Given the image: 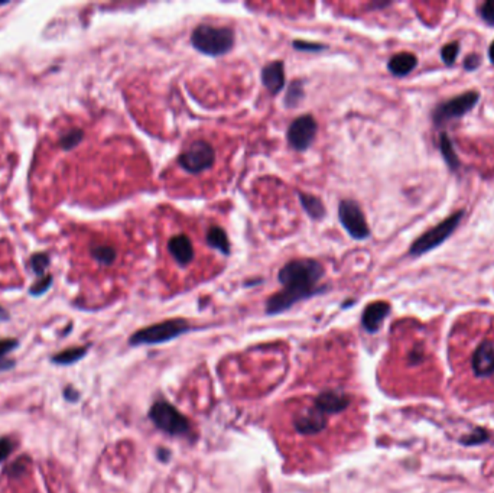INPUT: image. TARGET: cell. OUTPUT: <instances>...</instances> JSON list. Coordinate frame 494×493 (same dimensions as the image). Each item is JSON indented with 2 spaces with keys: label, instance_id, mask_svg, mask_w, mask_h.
<instances>
[{
  "label": "cell",
  "instance_id": "15",
  "mask_svg": "<svg viewBox=\"0 0 494 493\" xmlns=\"http://www.w3.org/2000/svg\"><path fill=\"white\" fill-rule=\"evenodd\" d=\"M389 313H391V306L388 303H384V301H376V303L369 304L362 317L363 327L369 333H376L380 328L383 320L389 316Z\"/></svg>",
  "mask_w": 494,
  "mask_h": 493
},
{
  "label": "cell",
  "instance_id": "29",
  "mask_svg": "<svg viewBox=\"0 0 494 493\" xmlns=\"http://www.w3.org/2000/svg\"><path fill=\"white\" fill-rule=\"evenodd\" d=\"M13 450V442L8 437L0 438V463H2Z\"/></svg>",
  "mask_w": 494,
  "mask_h": 493
},
{
  "label": "cell",
  "instance_id": "23",
  "mask_svg": "<svg viewBox=\"0 0 494 493\" xmlns=\"http://www.w3.org/2000/svg\"><path fill=\"white\" fill-rule=\"evenodd\" d=\"M82 136H84V133H82L81 129H71V130H68L67 133H64L61 136V141H60L61 146L64 149H71V148L77 146L81 142Z\"/></svg>",
  "mask_w": 494,
  "mask_h": 493
},
{
  "label": "cell",
  "instance_id": "21",
  "mask_svg": "<svg viewBox=\"0 0 494 493\" xmlns=\"http://www.w3.org/2000/svg\"><path fill=\"white\" fill-rule=\"evenodd\" d=\"M87 353V347H71L67 350H63L57 356H53L52 362L57 365H72L81 358H84Z\"/></svg>",
  "mask_w": 494,
  "mask_h": 493
},
{
  "label": "cell",
  "instance_id": "8",
  "mask_svg": "<svg viewBox=\"0 0 494 493\" xmlns=\"http://www.w3.org/2000/svg\"><path fill=\"white\" fill-rule=\"evenodd\" d=\"M479 100H480V93L476 90L458 94L450 100L443 101L441 104H438L432 112V119L435 125H443L450 120L460 119L470 111H473Z\"/></svg>",
  "mask_w": 494,
  "mask_h": 493
},
{
  "label": "cell",
  "instance_id": "32",
  "mask_svg": "<svg viewBox=\"0 0 494 493\" xmlns=\"http://www.w3.org/2000/svg\"><path fill=\"white\" fill-rule=\"evenodd\" d=\"M64 395H65V398L70 399V401H77V399H78V392H75L72 388H67V389L64 391Z\"/></svg>",
  "mask_w": 494,
  "mask_h": 493
},
{
  "label": "cell",
  "instance_id": "26",
  "mask_svg": "<svg viewBox=\"0 0 494 493\" xmlns=\"http://www.w3.org/2000/svg\"><path fill=\"white\" fill-rule=\"evenodd\" d=\"M292 46L298 51H304V52H318V51H324L327 46L322 44H315V42H307V41H293Z\"/></svg>",
  "mask_w": 494,
  "mask_h": 493
},
{
  "label": "cell",
  "instance_id": "13",
  "mask_svg": "<svg viewBox=\"0 0 494 493\" xmlns=\"http://www.w3.org/2000/svg\"><path fill=\"white\" fill-rule=\"evenodd\" d=\"M350 404H351V398L340 389L324 391L314 401V405L318 409H321L325 416L338 414L341 411L347 409Z\"/></svg>",
  "mask_w": 494,
  "mask_h": 493
},
{
  "label": "cell",
  "instance_id": "2",
  "mask_svg": "<svg viewBox=\"0 0 494 493\" xmlns=\"http://www.w3.org/2000/svg\"><path fill=\"white\" fill-rule=\"evenodd\" d=\"M461 387L474 394H491L494 391V337L487 336L473 343L460 359H452Z\"/></svg>",
  "mask_w": 494,
  "mask_h": 493
},
{
  "label": "cell",
  "instance_id": "28",
  "mask_svg": "<svg viewBox=\"0 0 494 493\" xmlns=\"http://www.w3.org/2000/svg\"><path fill=\"white\" fill-rule=\"evenodd\" d=\"M51 284H52V277H51V275L42 277V278L31 288V294H34V295H41V294H44V292L49 288Z\"/></svg>",
  "mask_w": 494,
  "mask_h": 493
},
{
  "label": "cell",
  "instance_id": "22",
  "mask_svg": "<svg viewBox=\"0 0 494 493\" xmlns=\"http://www.w3.org/2000/svg\"><path fill=\"white\" fill-rule=\"evenodd\" d=\"M302 99H304V86H302L300 80H296L289 86L284 101L286 107H295Z\"/></svg>",
  "mask_w": 494,
  "mask_h": 493
},
{
  "label": "cell",
  "instance_id": "30",
  "mask_svg": "<svg viewBox=\"0 0 494 493\" xmlns=\"http://www.w3.org/2000/svg\"><path fill=\"white\" fill-rule=\"evenodd\" d=\"M481 64V58L479 54H470V56H467V58L464 60V68L467 71H474L480 67Z\"/></svg>",
  "mask_w": 494,
  "mask_h": 493
},
{
  "label": "cell",
  "instance_id": "24",
  "mask_svg": "<svg viewBox=\"0 0 494 493\" xmlns=\"http://www.w3.org/2000/svg\"><path fill=\"white\" fill-rule=\"evenodd\" d=\"M458 54H460V44L457 41H454V42H450V44L443 46L441 58H443L444 64L452 65L458 57Z\"/></svg>",
  "mask_w": 494,
  "mask_h": 493
},
{
  "label": "cell",
  "instance_id": "20",
  "mask_svg": "<svg viewBox=\"0 0 494 493\" xmlns=\"http://www.w3.org/2000/svg\"><path fill=\"white\" fill-rule=\"evenodd\" d=\"M439 151H441V155L443 158L445 159L447 162V166L455 171L460 168V158L454 149V144L451 141V138L448 136V133L443 132L441 135H439Z\"/></svg>",
  "mask_w": 494,
  "mask_h": 493
},
{
  "label": "cell",
  "instance_id": "31",
  "mask_svg": "<svg viewBox=\"0 0 494 493\" xmlns=\"http://www.w3.org/2000/svg\"><path fill=\"white\" fill-rule=\"evenodd\" d=\"M15 347H18L16 340H11V339L0 340V359H2L6 353L12 351Z\"/></svg>",
  "mask_w": 494,
  "mask_h": 493
},
{
  "label": "cell",
  "instance_id": "27",
  "mask_svg": "<svg viewBox=\"0 0 494 493\" xmlns=\"http://www.w3.org/2000/svg\"><path fill=\"white\" fill-rule=\"evenodd\" d=\"M480 15L484 19V22H487L491 26L494 25V0H488V2H486L481 6Z\"/></svg>",
  "mask_w": 494,
  "mask_h": 493
},
{
  "label": "cell",
  "instance_id": "14",
  "mask_svg": "<svg viewBox=\"0 0 494 493\" xmlns=\"http://www.w3.org/2000/svg\"><path fill=\"white\" fill-rule=\"evenodd\" d=\"M262 85L272 94L278 96L285 86V64L281 60L272 61L262 68Z\"/></svg>",
  "mask_w": 494,
  "mask_h": 493
},
{
  "label": "cell",
  "instance_id": "19",
  "mask_svg": "<svg viewBox=\"0 0 494 493\" xmlns=\"http://www.w3.org/2000/svg\"><path fill=\"white\" fill-rule=\"evenodd\" d=\"M299 201L307 211V214L312 218V220H322L325 217V207L324 203L321 201L319 197H315L312 194L307 193H298Z\"/></svg>",
  "mask_w": 494,
  "mask_h": 493
},
{
  "label": "cell",
  "instance_id": "11",
  "mask_svg": "<svg viewBox=\"0 0 494 493\" xmlns=\"http://www.w3.org/2000/svg\"><path fill=\"white\" fill-rule=\"evenodd\" d=\"M328 420L327 416L318 409L314 404L307 406L293 417V428L296 432L304 435L319 434L327 428Z\"/></svg>",
  "mask_w": 494,
  "mask_h": 493
},
{
  "label": "cell",
  "instance_id": "7",
  "mask_svg": "<svg viewBox=\"0 0 494 493\" xmlns=\"http://www.w3.org/2000/svg\"><path fill=\"white\" fill-rule=\"evenodd\" d=\"M464 210L455 211L450 217H447L444 222L436 225L435 227L426 230L424 235H421L414 243L410 244L409 255L410 256H422L424 254L438 248L441 246L458 227L464 217Z\"/></svg>",
  "mask_w": 494,
  "mask_h": 493
},
{
  "label": "cell",
  "instance_id": "6",
  "mask_svg": "<svg viewBox=\"0 0 494 493\" xmlns=\"http://www.w3.org/2000/svg\"><path fill=\"white\" fill-rule=\"evenodd\" d=\"M215 149L205 139L192 141L178 156L177 162L186 174L198 175L211 170L215 163Z\"/></svg>",
  "mask_w": 494,
  "mask_h": 493
},
{
  "label": "cell",
  "instance_id": "9",
  "mask_svg": "<svg viewBox=\"0 0 494 493\" xmlns=\"http://www.w3.org/2000/svg\"><path fill=\"white\" fill-rule=\"evenodd\" d=\"M338 218L341 226L355 240H366L370 236V227L366 222L360 204L354 200H341L338 204Z\"/></svg>",
  "mask_w": 494,
  "mask_h": 493
},
{
  "label": "cell",
  "instance_id": "33",
  "mask_svg": "<svg viewBox=\"0 0 494 493\" xmlns=\"http://www.w3.org/2000/svg\"><path fill=\"white\" fill-rule=\"evenodd\" d=\"M488 57H490V61L494 64V41L491 42V45L488 48Z\"/></svg>",
  "mask_w": 494,
  "mask_h": 493
},
{
  "label": "cell",
  "instance_id": "3",
  "mask_svg": "<svg viewBox=\"0 0 494 493\" xmlns=\"http://www.w3.org/2000/svg\"><path fill=\"white\" fill-rule=\"evenodd\" d=\"M234 32L229 26L201 23L191 34V45L208 57H222L234 46Z\"/></svg>",
  "mask_w": 494,
  "mask_h": 493
},
{
  "label": "cell",
  "instance_id": "25",
  "mask_svg": "<svg viewBox=\"0 0 494 493\" xmlns=\"http://www.w3.org/2000/svg\"><path fill=\"white\" fill-rule=\"evenodd\" d=\"M48 265H49V256L46 254H37L31 259L32 270L37 273V275H42Z\"/></svg>",
  "mask_w": 494,
  "mask_h": 493
},
{
  "label": "cell",
  "instance_id": "5",
  "mask_svg": "<svg viewBox=\"0 0 494 493\" xmlns=\"http://www.w3.org/2000/svg\"><path fill=\"white\" fill-rule=\"evenodd\" d=\"M149 418L156 428L177 437H191V424L185 416L167 401H158L149 409Z\"/></svg>",
  "mask_w": 494,
  "mask_h": 493
},
{
  "label": "cell",
  "instance_id": "16",
  "mask_svg": "<svg viewBox=\"0 0 494 493\" xmlns=\"http://www.w3.org/2000/svg\"><path fill=\"white\" fill-rule=\"evenodd\" d=\"M418 65V58L410 52H400L393 56L388 63V70L395 77H405Z\"/></svg>",
  "mask_w": 494,
  "mask_h": 493
},
{
  "label": "cell",
  "instance_id": "10",
  "mask_svg": "<svg viewBox=\"0 0 494 493\" xmlns=\"http://www.w3.org/2000/svg\"><path fill=\"white\" fill-rule=\"evenodd\" d=\"M317 120L312 115H302L296 118L288 127L286 139L289 146L296 152L307 151L315 141Z\"/></svg>",
  "mask_w": 494,
  "mask_h": 493
},
{
  "label": "cell",
  "instance_id": "17",
  "mask_svg": "<svg viewBox=\"0 0 494 493\" xmlns=\"http://www.w3.org/2000/svg\"><path fill=\"white\" fill-rule=\"evenodd\" d=\"M91 258L101 266H112L118 261V249L110 243H93L90 246Z\"/></svg>",
  "mask_w": 494,
  "mask_h": 493
},
{
  "label": "cell",
  "instance_id": "1",
  "mask_svg": "<svg viewBox=\"0 0 494 493\" xmlns=\"http://www.w3.org/2000/svg\"><path fill=\"white\" fill-rule=\"evenodd\" d=\"M324 275L325 268L317 259L300 258L286 262L278 272L282 289L266 301V314L285 313L299 301L325 292L327 285H319Z\"/></svg>",
  "mask_w": 494,
  "mask_h": 493
},
{
  "label": "cell",
  "instance_id": "18",
  "mask_svg": "<svg viewBox=\"0 0 494 493\" xmlns=\"http://www.w3.org/2000/svg\"><path fill=\"white\" fill-rule=\"evenodd\" d=\"M207 243L211 246L213 249H217L222 252V255L229 256L232 254V244H230V239L226 233L224 229H222L220 226H213L208 229L207 236H205Z\"/></svg>",
  "mask_w": 494,
  "mask_h": 493
},
{
  "label": "cell",
  "instance_id": "12",
  "mask_svg": "<svg viewBox=\"0 0 494 493\" xmlns=\"http://www.w3.org/2000/svg\"><path fill=\"white\" fill-rule=\"evenodd\" d=\"M167 251L174 259V262L181 268H186L192 261H194V256H196L194 244H192L191 239L186 235H182V233L170 237L167 243Z\"/></svg>",
  "mask_w": 494,
  "mask_h": 493
},
{
  "label": "cell",
  "instance_id": "4",
  "mask_svg": "<svg viewBox=\"0 0 494 493\" xmlns=\"http://www.w3.org/2000/svg\"><path fill=\"white\" fill-rule=\"evenodd\" d=\"M189 328L191 327L188 321L184 318H172L167 321H160L137 330L129 339V343L132 346L159 344V343H165L179 337L181 335L189 332Z\"/></svg>",
  "mask_w": 494,
  "mask_h": 493
}]
</instances>
